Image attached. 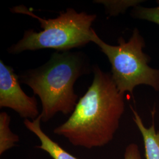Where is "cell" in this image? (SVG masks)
Returning a JSON list of instances; mask_svg holds the SVG:
<instances>
[{"label":"cell","instance_id":"obj_1","mask_svg":"<svg viewBox=\"0 0 159 159\" xmlns=\"http://www.w3.org/2000/svg\"><path fill=\"white\" fill-rule=\"evenodd\" d=\"M93 71L91 85L68 120L53 131L73 146L87 149L103 147L113 140L125 109V94L118 90L111 74L97 65Z\"/></svg>","mask_w":159,"mask_h":159},{"label":"cell","instance_id":"obj_2","mask_svg":"<svg viewBox=\"0 0 159 159\" xmlns=\"http://www.w3.org/2000/svg\"><path fill=\"white\" fill-rule=\"evenodd\" d=\"M89 60L81 52L56 51L39 67L19 75L20 82L29 86L42 104L41 121L47 122L56 114H71L79 97L74 85L81 75L88 74Z\"/></svg>","mask_w":159,"mask_h":159},{"label":"cell","instance_id":"obj_3","mask_svg":"<svg viewBox=\"0 0 159 159\" xmlns=\"http://www.w3.org/2000/svg\"><path fill=\"white\" fill-rule=\"evenodd\" d=\"M10 10L13 13L28 15L37 19L43 30L40 32L33 29L25 31L23 38L8 48L10 54H18L23 51L46 48L59 52L68 51L91 42V25L97 18L95 14L78 12L72 8H68L66 11L60 12L57 18L47 20L35 15L25 6L14 7Z\"/></svg>","mask_w":159,"mask_h":159},{"label":"cell","instance_id":"obj_4","mask_svg":"<svg viewBox=\"0 0 159 159\" xmlns=\"http://www.w3.org/2000/svg\"><path fill=\"white\" fill-rule=\"evenodd\" d=\"M91 39L108 58L112 79L121 93L132 94L137 86L142 84L159 91V69L148 66L150 57L143 51L145 40L138 29H134L127 41L120 37L117 46L106 43L93 29Z\"/></svg>","mask_w":159,"mask_h":159},{"label":"cell","instance_id":"obj_5","mask_svg":"<svg viewBox=\"0 0 159 159\" xmlns=\"http://www.w3.org/2000/svg\"><path fill=\"white\" fill-rule=\"evenodd\" d=\"M14 69L0 60V107L11 108L25 119H37L40 113L35 97L27 96Z\"/></svg>","mask_w":159,"mask_h":159},{"label":"cell","instance_id":"obj_6","mask_svg":"<svg viewBox=\"0 0 159 159\" xmlns=\"http://www.w3.org/2000/svg\"><path fill=\"white\" fill-rule=\"evenodd\" d=\"M41 117L40 116L35 119H25V127L38 137L40 144L37 148L46 152L52 159H79L70 153L57 143L53 141L43 131L41 126Z\"/></svg>","mask_w":159,"mask_h":159},{"label":"cell","instance_id":"obj_7","mask_svg":"<svg viewBox=\"0 0 159 159\" xmlns=\"http://www.w3.org/2000/svg\"><path fill=\"white\" fill-rule=\"evenodd\" d=\"M131 109L133 120L142 136L146 159H159V131H156L154 123L150 127H146L138 113Z\"/></svg>","mask_w":159,"mask_h":159},{"label":"cell","instance_id":"obj_8","mask_svg":"<svg viewBox=\"0 0 159 159\" xmlns=\"http://www.w3.org/2000/svg\"><path fill=\"white\" fill-rule=\"evenodd\" d=\"M10 117L6 112L0 113V155L14 147L19 142V137L10 128Z\"/></svg>","mask_w":159,"mask_h":159},{"label":"cell","instance_id":"obj_9","mask_svg":"<svg viewBox=\"0 0 159 159\" xmlns=\"http://www.w3.org/2000/svg\"><path fill=\"white\" fill-rule=\"evenodd\" d=\"M97 4H102L106 9V12L110 16H117L124 13L130 7L134 8L144 2L141 0H97L94 1Z\"/></svg>","mask_w":159,"mask_h":159},{"label":"cell","instance_id":"obj_10","mask_svg":"<svg viewBox=\"0 0 159 159\" xmlns=\"http://www.w3.org/2000/svg\"><path fill=\"white\" fill-rule=\"evenodd\" d=\"M131 14L135 18L146 20L159 25V6L152 8L137 6L133 8Z\"/></svg>","mask_w":159,"mask_h":159},{"label":"cell","instance_id":"obj_11","mask_svg":"<svg viewBox=\"0 0 159 159\" xmlns=\"http://www.w3.org/2000/svg\"><path fill=\"white\" fill-rule=\"evenodd\" d=\"M124 159H143L139 146L136 143H130L125 148Z\"/></svg>","mask_w":159,"mask_h":159},{"label":"cell","instance_id":"obj_12","mask_svg":"<svg viewBox=\"0 0 159 159\" xmlns=\"http://www.w3.org/2000/svg\"><path fill=\"white\" fill-rule=\"evenodd\" d=\"M157 3H158V4H159V1H157Z\"/></svg>","mask_w":159,"mask_h":159}]
</instances>
